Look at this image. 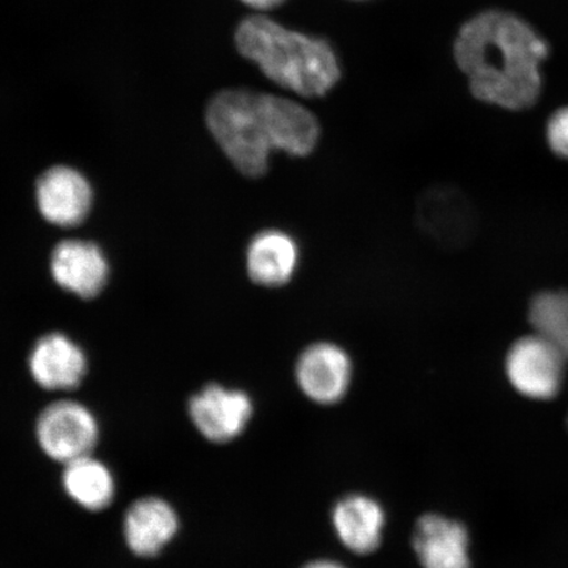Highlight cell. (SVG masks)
Wrapping results in <instances>:
<instances>
[{"instance_id": "cell-1", "label": "cell", "mask_w": 568, "mask_h": 568, "mask_svg": "<svg viewBox=\"0 0 568 568\" xmlns=\"http://www.w3.org/2000/svg\"><path fill=\"white\" fill-rule=\"evenodd\" d=\"M212 138L239 172L265 176L274 152L305 159L316 151L322 125L293 99L248 89H226L205 110Z\"/></svg>"}, {"instance_id": "cell-2", "label": "cell", "mask_w": 568, "mask_h": 568, "mask_svg": "<svg viewBox=\"0 0 568 568\" xmlns=\"http://www.w3.org/2000/svg\"><path fill=\"white\" fill-rule=\"evenodd\" d=\"M549 45L527 21L489 10L462 26L454 60L480 102L520 111L535 105L542 90V62Z\"/></svg>"}, {"instance_id": "cell-3", "label": "cell", "mask_w": 568, "mask_h": 568, "mask_svg": "<svg viewBox=\"0 0 568 568\" xmlns=\"http://www.w3.org/2000/svg\"><path fill=\"white\" fill-rule=\"evenodd\" d=\"M234 42L239 53L270 81L296 95H328L343 77V65L329 41L266 17L241 20Z\"/></svg>"}, {"instance_id": "cell-4", "label": "cell", "mask_w": 568, "mask_h": 568, "mask_svg": "<svg viewBox=\"0 0 568 568\" xmlns=\"http://www.w3.org/2000/svg\"><path fill=\"white\" fill-rule=\"evenodd\" d=\"M36 438L49 458L68 465L91 456L98 443L99 426L83 404L61 400L41 412Z\"/></svg>"}, {"instance_id": "cell-5", "label": "cell", "mask_w": 568, "mask_h": 568, "mask_svg": "<svg viewBox=\"0 0 568 568\" xmlns=\"http://www.w3.org/2000/svg\"><path fill=\"white\" fill-rule=\"evenodd\" d=\"M565 355L550 339L538 335L517 339L507 355V374L518 393L550 400L564 382Z\"/></svg>"}, {"instance_id": "cell-6", "label": "cell", "mask_w": 568, "mask_h": 568, "mask_svg": "<svg viewBox=\"0 0 568 568\" xmlns=\"http://www.w3.org/2000/svg\"><path fill=\"white\" fill-rule=\"evenodd\" d=\"M189 414L209 442L225 444L244 432L253 414V404L243 390L210 385L191 397Z\"/></svg>"}, {"instance_id": "cell-7", "label": "cell", "mask_w": 568, "mask_h": 568, "mask_svg": "<svg viewBox=\"0 0 568 568\" xmlns=\"http://www.w3.org/2000/svg\"><path fill=\"white\" fill-rule=\"evenodd\" d=\"M301 257V246L294 234L278 229L262 230L248 241L246 273L257 286L281 288L294 281Z\"/></svg>"}, {"instance_id": "cell-8", "label": "cell", "mask_w": 568, "mask_h": 568, "mask_svg": "<svg viewBox=\"0 0 568 568\" xmlns=\"http://www.w3.org/2000/svg\"><path fill=\"white\" fill-rule=\"evenodd\" d=\"M352 378L349 355L335 344L317 343L296 362V379L310 399L332 404L343 399Z\"/></svg>"}, {"instance_id": "cell-9", "label": "cell", "mask_w": 568, "mask_h": 568, "mask_svg": "<svg viewBox=\"0 0 568 568\" xmlns=\"http://www.w3.org/2000/svg\"><path fill=\"white\" fill-rule=\"evenodd\" d=\"M36 197L49 223L75 226L89 215L92 191L87 178L77 170L54 166L39 178Z\"/></svg>"}, {"instance_id": "cell-10", "label": "cell", "mask_w": 568, "mask_h": 568, "mask_svg": "<svg viewBox=\"0 0 568 568\" xmlns=\"http://www.w3.org/2000/svg\"><path fill=\"white\" fill-rule=\"evenodd\" d=\"M32 378L48 390L74 389L88 372V359L80 346L60 333L41 337L30 357Z\"/></svg>"}, {"instance_id": "cell-11", "label": "cell", "mask_w": 568, "mask_h": 568, "mask_svg": "<svg viewBox=\"0 0 568 568\" xmlns=\"http://www.w3.org/2000/svg\"><path fill=\"white\" fill-rule=\"evenodd\" d=\"M52 274L62 288L90 300L105 286L109 265L95 244L68 240L54 247Z\"/></svg>"}, {"instance_id": "cell-12", "label": "cell", "mask_w": 568, "mask_h": 568, "mask_svg": "<svg viewBox=\"0 0 568 568\" xmlns=\"http://www.w3.org/2000/svg\"><path fill=\"white\" fill-rule=\"evenodd\" d=\"M180 530V518L172 506L160 497H144L133 503L124 520V537L134 556L152 558L173 541Z\"/></svg>"}, {"instance_id": "cell-13", "label": "cell", "mask_w": 568, "mask_h": 568, "mask_svg": "<svg viewBox=\"0 0 568 568\" xmlns=\"http://www.w3.org/2000/svg\"><path fill=\"white\" fill-rule=\"evenodd\" d=\"M414 546L424 568H471L464 525L438 515L418 520Z\"/></svg>"}, {"instance_id": "cell-14", "label": "cell", "mask_w": 568, "mask_h": 568, "mask_svg": "<svg viewBox=\"0 0 568 568\" xmlns=\"http://www.w3.org/2000/svg\"><path fill=\"white\" fill-rule=\"evenodd\" d=\"M333 525L347 549L368 554L381 545L385 514L371 497L352 495L341 500L333 510Z\"/></svg>"}, {"instance_id": "cell-15", "label": "cell", "mask_w": 568, "mask_h": 568, "mask_svg": "<svg viewBox=\"0 0 568 568\" xmlns=\"http://www.w3.org/2000/svg\"><path fill=\"white\" fill-rule=\"evenodd\" d=\"M62 483L71 500L92 513L111 506L116 493L109 468L91 456L65 465Z\"/></svg>"}, {"instance_id": "cell-16", "label": "cell", "mask_w": 568, "mask_h": 568, "mask_svg": "<svg viewBox=\"0 0 568 568\" xmlns=\"http://www.w3.org/2000/svg\"><path fill=\"white\" fill-rule=\"evenodd\" d=\"M529 322L538 335L551 341L568 359V291L549 290L532 297Z\"/></svg>"}, {"instance_id": "cell-17", "label": "cell", "mask_w": 568, "mask_h": 568, "mask_svg": "<svg viewBox=\"0 0 568 568\" xmlns=\"http://www.w3.org/2000/svg\"><path fill=\"white\" fill-rule=\"evenodd\" d=\"M548 141L554 153L568 160V106L552 113L548 123Z\"/></svg>"}, {"instance_id": "cell-18", "label": "cell", "mask_w": 568, "mask_h": 568, "mask_svg": "<svg viewBox=\"0 0 568 568\" xmlns=\"http://www.w3.org/2000/svg\"><path fill=\"white\" fill-rule=\"evenodd\" d=\"M247 7H251L253 10L257 11H270L274 9H278V7L283 6L287 2V0H240Z\"/></svg>"}, {"instance_id": "cell-19", "label": "cell", "mask_w": 568, "mask_h": 568, "mask_svg": "<svg viewBox=\"0 0 568 568\" xmlns=\"http://www.w3.org/2000/svg\"><path fill=\"white\" fill-rule=\"evenodd\" d=\"M304 568H345L338 564L331 562V560H317V562L310 564Z\"/></svg>"}, {"instance_id": "cell-20", "label": "cell", "mask_w": 568, "mask_h": 568, "mask_svg": "<svg viewBox=\"0 0 568 568\" xmlns=\"http://www.w3.org/2000/svg\"><path fill=\"white\" fill-rule=\"evenodd\" d=\"M354 2H364V0H354Z\"/></svg>"}]
</instances>
